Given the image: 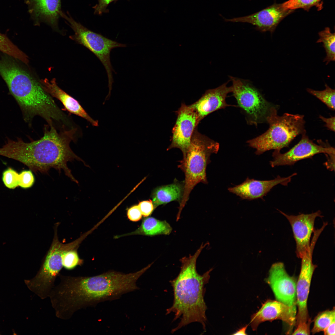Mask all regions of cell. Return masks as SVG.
<instances>
[{
  "label": "cell",
  "mask_w": 335,
  "mask_h": 335,
  "mask_svg": "<svg viewBox=\"0 0 335 335\" xmlns=\"http://www.w3.org/2000/svg\"><path fill=\"white\" fill-rule=\"evenodd\" d=\"M152 264L128 274L109 271L92 276L60 274V283L53 292L56 307L63 315L70 319L79 310L138 289L137 281Z\"/></svg>",
  "instance_id": "obj_1"
},
{
  "label": "cell",
  "mask_w": 335,
  "mask_h": 335,
  "mask_svg": "<svg viewBox=\"0 0 335 335\" xmlns=\"http://www.w3.org/2000/svg\"><path fill=\"white\" fill-rule=\"evenodd\" d=\"M77 130L74 127L58 132L53 125H45L44 136L39 140L26 143L20 138L16 140L7 138L0 148V155L19 161L34 172L47 173L51 168L62 170L78 183L67 166L68 162L75 160L83 161L70 146Z\"/></svg>",
  "instance_id": "obj_2"
},
{
  "label": "cell",
  "mask_w": 335,
  "mask_h": 335,
  "mask_svg": "<svg viewBox=\"0 0 335 335\" xmlns=\"http://www.w3.org/2000/svg\"><path fill=\"white\" fill-rule=\"evenodd\" d=\"M0 57V75L18 103L24 121L31 124L39 116L48 125L54 122L66 124L68 117L59 108L51 96L11 57Z\"/></svg>",
  "instance_id": "obj_3"
},
{
  "label": "cell",
  "mask_w": 335,
  "mask_h": 335,
  "mask_svg": "<svg viewBox=\"0 0 335 335\" xmlns=\"http://www.w3.org/2000/svg\"><path fill=\"white\" fill-rule=\"evenodd\" d=\"M206 244H202L194 254L181 260V270L178 275L170 281L173 291L172 306L167 309L166 314L173 313V321L181 320L172 330L174 333L183 327L193 322L200 323L205 330L207 320V307L204 300L205 285L209 281L213 268L202 275L196 270V261Z\"/></svg>",
  "instance_id": "obj_4"
},
{
  "label": "cell",
  "mask_w": 335,
  "mask_h": 335,
  "mask_svg": "<svg viewBox=\"0 0 335 335\" xmlns=\"http://www.w3.org/2000/svg\"><path fill=\"white\" fill-rule=\"evenodd\" d=\"M219 147L217 142L200 134L195 129L189 147L183 154V159L178 165L184 173L185 177L183 195L179 208V214L185 206L194 187L200 182L208 183L207 166L211 161V155L217 153Z\"/></svg>",
  "instance_id": "obj_5"
},
{
  "label": "cell",
  "mask_w": 335,
  "mask_h": 335,
  "mask_svg": "<svg viewBox=\"0 0 335 335\" xmlns=\"http://www.w3.org/2000/svg\"><path fill=\"white\" fill-rule=\"evenodd\" d=\"M266 121L269 125L267 130L247 141L249 146L256 149L257 155L272 150L280 151L297 136L306 133L303 115L285 113L280 116L275 106L272 108Z\"/></svg>",
  "instance_id": "obj_6"
},
{
  "label": "cell",
  "mask_w": 335,
  "mask_h": 335,
  "mask_svg": "<svg viewBox=\"0 0 335 335\" xmlns=\"http://www.w3.org/2000/svg\"><path fill=\"white\" fill-rule=\"evenodd\" d=\"M60 15V17L65 20L66 22L74 32V34L70 38L92 52L104 67L108 76L109 88L108 94L105 98L108 99L111 95L112 84L114 83L113 72L117 74L111 62V51L114 48L126 47L127 45L89 29L80 23L75 21L68 11L67 12L66 14L62 11Z\"/></svg>",
  "instance_id": "obj_7"
},
{
  "label": "cell",
  "mask_w": 335,
  "mask_h": 335,
  "mask_svg": "<svg viewBox=\"0 0 335 335\" xmlns=\"http://www.w3.org/2000/svg\"><path fill=\"white\" fill-rule=\"evenodd\" d=\"M230 78L232 82V93L245 113L247 123L257 125L266 122L267 118L275 106L248 82L233 77Z\"/></svg>",
  "instance_id": "obj_8"
},
{
  "label": "cell",
  "mask_w": 335,
  "mask_h": 335,
  "mask_svg": "<svg viewBox=\"0 0 335 335\" xmlns=\"http://www.w3.org/2000/svg\"><path fill=\"white\" fill-rule=\"evenodd\" d=\"M299 142L289 150L284 153L274 150L272 154L273 159L270 162L272 167L283 165H291L296 162L312 157L315 154L324 153L327 155V161H334L335 149L328 144L319 141V145L310 139L306 133L302 135Z\"/></svg>",
  "instance_id": "obj_9"
},
{
  "label": "cell",
  "mask_w": 335,
  "mask_h": 335,
  "mask_svg": "<svg viewBox=\"0 0 335 335\" xmlns=\"http://www.w3.org/2000/svg\"><path fill=\"white\" fill-rule=\"evenodd\" d=\"M316 242L311 241L309 248L301 258L300 273L296 283L297 313L295 324L311 322L307 303L311 279L316 265L312 262V255Z\"/></svg>",
  "instance_id": "obj_10"
},
{
  "label": "cell",
  "mask_w": 335,
  "mask_h": 335,
  "mask_svg": "<svg viewBox=\"0 0 335 335\" xmlns=\"http://www.w3.org/2000/svg\"><path fill=\"white\" fill-rule=\"evenodd\" d=\"M265 281L270 287L276 300L297 313V282L287 273L283 263L276 262L272 265Z\"/></svg>",
  "instance_id": "obj_11"
},
{
  "label": "cell",
  "mask_w": 335,
  "mask_h": 335,
  "mask_svg": "<svg viewBox=\"0 0 335 335\" xmlns=\"http://www.w3.org/2000/svg\"><path fill=\"white\" fill-rule=\"evenodd\" d=\"M176 113L177 118L172 129L171 143L168 150L178 148L183 154L189 147L193 133L200 120L191 105L182 103Z\"/></svg>",
  "instance_id": "obj_12"
},
{
  "label": "cell",
  "mask_w": 335,
  "mask_h": 335,
  "mask_svg": "<svg viewBox=\"0 0 335 335\" xmlns=\"http://www.w3.org/2000/svg\"><path fill=\"white\" fill-rule=\"evenodd\" d=\"M278 210L291 225L296 243V255L301 258L310 248L311 236L314 231L315 221L317 217H322L321 212L318 211L310 214L293 215Z\"/></svg>",
  "instance_id": "obj_13"
},
{
  "label": "cell",
  "mask_w": 335,
  "mask_h": 335,
  "mask_svg": "<svg viewBox=\"0 0 335 335\" xmlns=\"http://www.w3.org/2000/svg\"><path fill=\"white\" fill-rule=\"evenodd\" d=\"M293 11L285 9L282 3H274L249 15L225 20L228 22L250 23L261 32L269 31L272 33L280 22Z\"/></svg>",
  "instance_id": "obj_14"
},
{
  "label": "cell",
  "mask_w": 335,
  "mask_h": 335,
  "mask_svg": "<svg viewBox=\"0 0 335 335\" xmlns=\"http://www.w3.org/2000/svg\"><path fill=\"white\" fill-rule=\"evenodd\" d=\"M297 313L290 307L277 301L268 299L261 308L251 316L250 324L253 331H256L259 325L266 321L282 320L291 327L295 324Z\"/></svg>",
  "instance_id": "obj_15"
},
{
  "label": "cell",
  "mask_w": 335,
  "mask_h": 335,
  "mask_svg": "<svg viewBox=\"0 0 335 335\" xmlns=\"http://www.w3.org/2000/svg\"><path fill=\"white\" fill-rule=\"evenodd\" d=\"M296 173L287 177L278 176L274 179L260 181L249 178L241 184L230 187L229 192L235 194L243 199L253 200L262 198L274 186L278 184L287 186Z\"/></svg>",
  "instance_id": "obj_16"
},
{
  "label": "cell",
  "mask_w": 335,
  "mask_h": 335,
  "mask_svg": "<svg viewBox=\"0 0 335 335\" xmlns=\"http://www.w3.org/2000/svg\"><path fill=\"white\" fill-rule=\"evenodd\" d=\"M58 223L54 229V234L51 245L46 255L40 270L49 275L58 276L63 267L62 258L64 253L69 250L78 248L88 233L70 243L64 244L59 240L57 235Z\"/></svg>",
  "instance_id": "obj_17"
},
{
  "label": "cell",
  "mask_w": 335,
  "mask_h": 335,
  "mask_svg": "<svg viewBox=\"0 0 335 335\" xmlns=\"http://www.w3.org/2000/svg\"><path fill=\"white\" fill-rule=\"evenodd\" d=\"M28 12L35 25L42 23L59 30V19L60 17L61 0H25Z\"/></svg>",
  "instance_id": "obj_18"
},
{
  "label": "cell",
  "mask_w": 335,
  "mask_h": 335,
  "mask_svg": "<svg viewBox=\"0 0 335 335\" xmlns=\"http://www.w3.org/2000/svg\"><path fill=\"white\" fill-rule=\"evenodd\" d=\"M228 82L218 87L207 90L197 101L191 105L197 112L201 121L210 113L230 106L226 99L227 95L232 92L231 86H227Z\"/></svg>",
  "instance_id": "obj_19"
},
{
  "label": "cell",
  "mask_w": 335,
  "mask_h": 335,
  "mask_svg": "<svg viewBox=\"0 0 335 335\" xmlns=\"http://www.w3.org/2000/svg\"><path fill=\"white\" fill-rule=\"evenodd\" d=\"M40 84L47 93L61 102L65 109L69 112L84 118L93 126H98V121L92 118L77 100L60 88L55 78L50 81L47 78L42 79Z\"/></svg>",
  "instance_id": "obj_20"
},
{
  "label": "cell",
  "mask_w": 335,
  "mask_h": 335,
  "mask_svg": "<svg viewBox=\"0 0 335 335\" xmlns=\"http://www.w3.org/2000/svg\"><path fill=\"white\" fill-rule=\"evenodd\" d=\"M184 181L176 180L172 184L157 187L152 191L151 197L154 208L172 201L180 203L183 195Z\"/></svg>",
  "instance_id": "obj_21"
},
{
  "label": "cell",
  "mask_w": 335,
  "mask_h": 335,
  "mask_svg": "<svg viewBox=\"0 0 335 335\" xmlns=\"http://www.w3.org/2000/svg\"><path fill=\"white\" fill-rule=\"evenodd\" d=\"M172 230V227L167 221H161L152 217H147L143 219L140 226L136 230L127 234L117 236L116 238L135 234L149 236L169 235Z\"/></svg>",
  "instance_id": "obj_22"
},
{
  "label": "cell",
  "mask_w": 335,
  "mask_h": 335,
  "mask_svg": "<svg viewBox=\"0 0 335 335\" xmlns=\"http://www.w3.org/2000/svg\"><path fill=\"white\" fill-rule=\"evenodd\" d=\"M319 39L317 43L322 42L323 44L326 54L323 61L326 62V65L330 61H335V33H332L330 29L327 27L319 32Z\"/></svg>",
  "instance_id": "obj_23"
},
{
  "label": "cell",
  "mask_w": 335,
  "mask_h": 335,
  "mask_svg": "<svg viewBox=\"0 0 335 335\" xmlns=\"http://www.w3.org/2000/svg\"><path fill=\"white\" fill-rule=\"evenodd\" d=\"M0 51L27 64L28 57L5 35L0 33Z\"/></svg>",
  "instance_id": "obj_24"
},
{
  "label": "cell",
  "mask_w": 335,
  "mask_h": 335,
  "mask_svg": "<svg viewBox=\"0 0 335 335\" xmlns=\"http://www.w3.org/2000/svg\"><path fill=\"white\" fill-rule=\"evenodd\" d=\"M335 309L326 310L319 313L314 320L311 332L313 334L323 331L333 321H335Z\"/></svg>",
  "instance_id": "obj_25"
},
{
  "label": "cell",
  "mask_w": 335,
  "mask_h": 335,
  "mask_svg": "<svg viewBox=\"0 0 335 335\" xmlns=\"http://www.w3.org/2000/svg\"><path fill=\"white\" fill-rule=\"evenodd\" d=\"M325 88L322 91H317L308 88L307 92L313 95L325 104L330 109L335 110V90L330 87L327 84Z\"/></svg>",
  "instance_id": "obj_26"
},
{
  "label": "cell",
  "mask_w": 335,
  "mask_h": 335,
  "mask_svg": "<svg viewBox=\"0 0 335 335\" xmlns=\"http://www.w3.org/2000/svg\"><path fill=\"white\" fill-rule=\"evenodd\" d=\"M323 0H288L282 3L286 9L293 10L301 8L308 11L313 7H315L318 10L323 8Z\"/></svg>",
  "instance_id": "obj_27"
},
{
  "label": "cell",
  "mask_w": 335,
  "mask_h": 335,
  "mask_svg": "<svg viewBox=\"0 0 335 335\" xmlns=\"http://www.w3.org/2000/svg\"><path fill=\"white\" fill-rule=\"evenodd\" d=\"M22 178V172L19 174L11 168H7L2 173L3 182L6 187L10 189H14L18 186L21 187Z\"/></svg>",
  "instance_id": "obj_28"
},
{
  "label": "cell",
  "mask_w": 335,
  "mask_h": 335,
  "mask_svg": "<svg viewBox=\"0 0 335 335\" xmlns=\"http://www.w3.org/2000/svg\"><path fill=\"white\" fill-rule=\"evenodd\" d=\"M77 248L71 249L65 252L62 258L63 266L68 270H72L78 266H81L83 263V260L80 259L78 255Z\"/></svg>",
  "instance_id": "obj_29"
},
{
  "label": "cell",
  "mask_w": 335,
  "mask_h": 335,
  "mask_svg": "<svg viewBox=\"0 0 335 335\" xmlns=\"http://www.w3.org/2000/svg\"><path fill=\"white\" fill-rule=\"evenodd\" d=\"M118 0H98V3L92 7L94 10V14L101 15L103 13H108L109 9H107L109 4L113 2H116Z\"/></svg>",
  "instance_id": "obj_30"
},
{
  "label": "cell",
  "mask_w": 335,
  "mask_h": 335,
  "mask_svg": "<svg viewBox=\"0 0 335 335\" xmlns=\"http://www.w3.org/2000/svg\"><path fill=\"white\" fill-rule=\"evenodd\" d=\"M138 205L142 215L145 217L150 215L155 208L152 200H151L140 202Z\"/></svg>",
  "instance_id": "obj_31"
},
{
  "label": "cell",
  "mask_w": 335,
  "mask_h": 335,
  "mask_svg": "<svg viewBox=\"0 0 335 335\" xmlns=\"http://www.w3.org/2000/svg\"><path fill=\"white\" fill-rule=\"evenodd\" d=\"M127 215L129 219L134 222L140 221L142 216L138 205H134L129 208Z\"/></svg>",
  "instance_id": "obj_32"
},
{
  "label": "cell",
  "mask_w": 335,
  "mask_h": 335,
  "mask_svg": "<svg viewBox=\"0 0 335 335\" xmlns=\"http://www.w3.org/2000/svg\"><path fill=\"white\" fill-rule=\"evenodd\" d=\"M311 322L303 323L297 325V328L292 333V335H310V326Z\"/></svg>",
  "instance_id": "obj_33"
},
{
  "label": "cell",
  "mask_w": 335,
  "mask_h": 335,
  "mask_svg": "<svg viewBox=\"0 0 335 335\" xmlns=\"http://www.w3.org/2000/svg\"><path fill=\"white\" fill-rule=\"evenodd\" d=\"M319 118L325 123V126L327 128L333 132H335V117H331L330 118H326L319 115Z\"/></svg>",
  "instance_id": "obj_34"
},
{
  "label": "cell",
  "mask_w": 335,
  "mask_h": 335,
  "mask_svg": "<svg viewBox=\"0 0 335 335\" xmlns=\"http://www.w3.org/2000/svg\"><path fill=\"white\" fill-rule=\"evenodd\" d=\"M323 331L324 335H334L335 321H333Z\"/></svg>",
  "instance_id": "obj_35"
},
{
  "label": "cell",
  "mask_w": 335,
  "mask_h": 335,
  "mask_svg": "<svg viewBox=\"0 0 335 335\" xmlns=\"http://www.w3.org/2000/svg\"><path fill=\"white\" fill-rule=\"evenodd\" d=\"M248 325H246L244 326L238 330L236 331L234 333H233V335H247L246 333V331Z\"/></svg>",
  "instance_id": "obj_36"
}]
</instances>
